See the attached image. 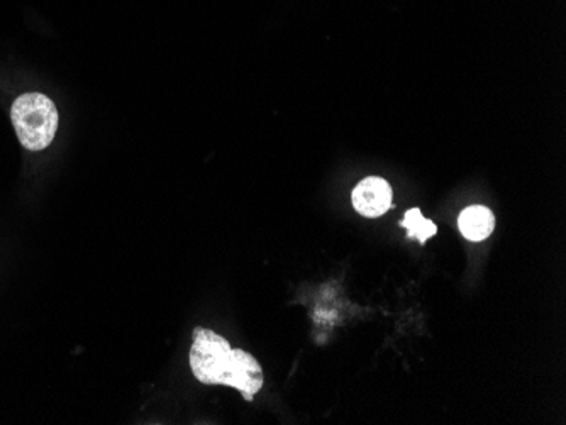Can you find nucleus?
<instances>
[{
	"label": "nucleus",
	"instance_id": "7ed1b4c3",
	"mask_svg": "<svg viewBox=\"0 0 566 425\" xmlns=\"http://www.w3.org/2000/svg\"><path fill=\"white\" fill-rule=\"evenodd\" d=\"M353 205L364 217H380L392 205V188L383 178L370 177L356 185Z\"/></svg>",
	"mask_w": 566,
	"mask_h": 425
},
{
	"label": "nucleus",
	"instance_id": "39448f33",
	"mask_svg": "<svg viewBox=\"0 0 566 425\" xmlns=\"http://www.w3.org/2000/svg\"><path fill=\"white\" fill-rule=\"evenodd\" d=\"M401 226L406 227L409 238L417 239L421 245L436 236L438 233L436 224L428 221L419 209H410L409 212H406L401 221Z\"/></svg>",
	"mask_w": 566,
	"mask_h": 425
},
{
	"label": "nucleus",
	"instance_id": "20e7f679",
	"mask_svg": "<svg viewBox=\"0 0 566 425\" xmlns=\"http://www.w3.org/2000/svg\"><path fill=\"white\" fill-rule=\"evenodd\" d=\"M458 226L468 241H483L489 238L495 227V217L490 209L483 205H471L459 215Z\"/></svg>",
	"mask_w": 566,
	"mask_h": 425
},
{
	"label": "nucleus",
	"instance_id": "f03ea898",
	"mask_svg": "<svg viewBox=\"0 0 566 425\" xmlns=\"http://www.w3.org/2000/svg\"><path fill=\"white\" fill-rule=\"evenodd\" d=\"M12 124L27 151L47 150L58 129V111L42 93H24L12 104Z\"/></svg>",
	"mask_w": 566,
	"mask_h": 425
},
{
	"label": "nucleus",
	"instance_id": "f257e3e1",
	"mask_svg": "<svg viewBox=\"0 0 566 425\" xmlns=\"http://www.w3.org/2000/svg\"><path fill=\"white\" fill-rule=\"evenodd\" d=\"M190 368L202 384L236 388L248 402L263 387L260 363L243 349H231L224 337L204 327L194 334Z\"/></svg>",
	"mask_w": 566,
	"mask_h": 425
}]
</instances>
